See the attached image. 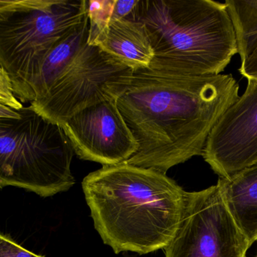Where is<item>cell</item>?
I'll use <instances>...</instances> for the list:
<instances>
[{"label": "cell", "instance_id": "15", "mask_svg": "<svg viewBox=\"0 0 257 257\" xmlns=\"http://www.w3.org/2000/svg\"><path fill=\"white\" fill-rule=\"evenodd\" d=\"M0 106L19 111L25 107L16 95L8 73L0 67Z\"/></svg>", "mask_w": 257, "mask_h": 257}, {"label": "cell", "instance_id": "14", "mask_svg": "<svg viewBox=\"0 0 257 257\" xmlns=\"http://www.w3.org/2000/svg\"><path fill=\"white\" fill-rule=\"evenodd\" d=\"M115 0L87 1L89 36L88 43L97 46L107 32L112 21Z\"/></svg>", "mask_w": 257, "mask_h": 257}, {"label": "cell", "instance_id": "16", "mask_svg": "<svg viewBox=\"0 0 257 257\" xmlns=\"http://www.w3.org/2000/svg\"><path fill=\"white\" fill-rule=\"evenodd\" d=\"M141 10V1H138V0H133V1L115 0L112 21L124 19L139 22Z\"/></svg>", "mask_w": 257, "mask_h": 257}, {"label": "cell", "instance_id": "12", "mask_svg": "<svg viewBox=\"0 0 257 257\" xmlns=\"http://www.w3.org/2000/svg\"><path fill=\"white\" fill-rule=\"evenodd\" d=\"M89 36V21L86 20L63 40L48 55L40 74L31 88V103L44 97L54 82L64 73L74 61Z\"/></svg>", "mask_w": 257, "mask_h": 257}, {"label": "cell", "instance_id": "11", "mask_svg": "<svg viewBox=\"0 0 257 257\" xmlns=\"http://www.w3.org/2000/svg\"><path fill=\"white\" fill-rule=\"evenodd\" d=\"M217 185L228 210L251 246L257 240V163L231 177L219 178Z\"/></svg>", "mask_w": 257, "mask_h": 257}, {"label": "cell", "instance_id": "8", "mask_svg": "<svg viewBox=\"0 0 257 257\" xmlns=\"http://www.w3.org/2000/svg\"><path fill=\"white\" fill-rule=\"evenodd\" d=\"M60 125L81 159L103 166L124 163L139 149L117 100L86 108Z\"/></svg>", "mask_w": 257, "mask_h": 257}, {"label": "cell", "instance_id": "19", "mask_svg": "<svg viewBox=\"0 0 257 257\" xmlns=\"http://www.w3.org/2000/svg\"><path fill=\"white\" fill-rule=\"evenodd\" d=\"M256 257H257V255H256Z\"/></svg>", "mask_w": 257, "mask_h": 257}, {"label": "cell", "instance_id": "13", "mask_svg": "<svg viewBox=\"0 0 257 257\" xmlns=\"http://www.w3.org/2000/svg\"><path fill=\"white\" fill-rule=\"evenodd\" d=\"M241 62L257 48V0L225 1Z\"/></svg>", "mask_w": 257, "mask_h": 257}, {"label": "cell", "instance_id": "9", "mask_svg": "<svg viewBox=\"0 0 257 257\" xmlns=\"http://www.w3.org/2000/svg\"><path fill=\"white\" fill-rule=\"evenodd\" d=\"M219 178L257 163V81L248 79L244 93L219 118L202 155Z\"/></svg>", "mask_w": 257, "mask_h": 257}, {"label": "cell", "instance_id": "5", "mask_svg": "<svg viewBox=\"0 0 257 257\" xmlns=\"http://www.w3.org/2000/svg\"><path fill=\"white\" fill-rule=\"evenodd\" d=\"M75 152L60 124L32 107H0V186H13L50 197L69 190Z\"/></svg>", "mask_w": 257, "mask_h": 257}, {"label": "cell", "instance_id": "6", "mask_svg": "<svg viewBox=\"0 0 257 257\" xmlns=\"http://www.w3.org/2000/svg\"><path fill=\"white\" fill-rule=\"evenodd\" d=\"M133 70L87 42L44 97L31 102L37 113L57 124L105 101L118 100L132 82Z\"/></svg>", "mask_w": 257, "mask_h": 257}, {"label": "cell", "instance_id": "7", "mask_svg": "<svg viewBox=\"0 0 257 257\" xmlns=\"http://www.w3.org/2000/svg\"><path fill=\"white\" fill-rule=\"evenodd\" d=\"M249 241L228 210L217 184L187 192L166 257H245Z\"/></svg>", "mask_w": 257, "mask_h": 257}, {"label": "cell", "instance_id": "10", "mask_svg": "<svg viewBox=\"0 0 257 257\" xmlns=\"http://www.w3.org/2000/svg\"><path fill=\"white\" fill-rule=\"evenodd\" d=\"M96 46L133 71L150 67L155 58L148 31L142 22L124 19L112 21Z\"/></svg>", "mask_w": 257, "mask_h": 257}, {"label": "cell", "instance_id": "3", "mask_svg": "<svg viewBox=\"0 0 257 257\" xmlns=\"http://www.w3.org/2000/svg\"><path fill=\"white\" fill-rule=\"evenodd\" d=\"M140 22L155 52L152 63L184 76H217L237 54L225 3L213 0H146Z\"/></svg>", "mask_w": 257, "mask_h": 257}, {"label": "cell", "instance_id": "1", "mask_svg": "<svg viewBox=\"0 0 257 257\" xmlns=\"http://www.w3.org/2000/svg\"><path fill=\"white\" fill-rule=\"evenodd\" d=\"M238 91L231 74L179 76L153 63L134 71L130 85L117 100L139 144L126 163L166 174L202 156L209 135L237 101Z\"/></svg>", "mask_w": 257, "mask_h": 257}, {"label": "cell", "instance_id": "18", "mask_svg": "<svg viewBox=\"0 0 257 257\" xmlns=\"http://www.w3.org/2000/svg\"><path fill=\"white\" fill-rule=\"evenodd\" d=\"M239 72L246 79L257 81V48L252 54L241 62Z\"/></svg>", "mask_w": 257, "mask_h": 257}, {"label": "cell", "instance_id": "17", "mask_svg": "<svg viewBox=\"0 0 257 257\" xmlns=\"http://www.w3.org/2000/svg\"><path fill=\"white\" fill-rule=\"evenodd\" d=\"M0 257H44L37 255L22 247L10 237L0 236Z\"/></svg>", "mask_w": 257, "mask_h": 257}, {"label": "cell", "instance_id": "4", "mask_svg": "<svg viewBox=\"0 0 257 257\" xmlns=\"http://www.w3.org/2000/svg\"><path fill=\"white\" fill-rule=\"evenodd\" d=\"M87 18L86 0H0V67L22 103L49 53Z\"/></svg>", "mask_w": 257, "mask_h": 257}, {"label": "cell", "instance_id": "2", "mask_svg": "<svg viewBox=\"0 0 257 257\" xmlns=\"http://www.w3.org/2000/svg\"><path fill=\"white\" fill-rule=\"evenodd\" d=\"M82 189L96 229L115 253L165 249L178 228L186 193L165 173L126 162L88 174Z\"/></svg>", "mask_w": 257, "mask_h": 257}]
</instances>
